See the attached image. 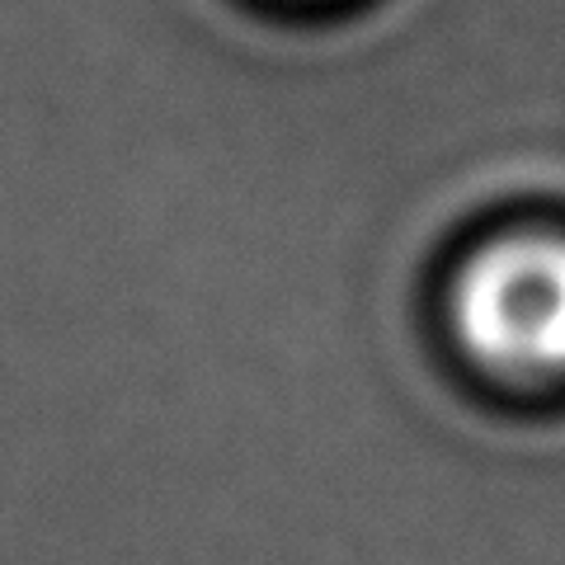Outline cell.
<instances>
[{
    "label": "cell",
    "instance_id": "obj_1",
    "mask_svg": "<svg viewBox=\"0 0 565 565\" xmlns=\"http://www.w3.org/2000/svg\"><path fill=\"white\" fill-rule=\"evenodd\" d=\"M457 340L514 382L565 373V241L509 236L481 250L452 292Z\"/></svg>",
    "mask_w": 565,
    "mask_h": 565
}]
</instances>
